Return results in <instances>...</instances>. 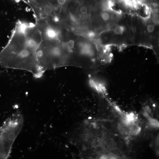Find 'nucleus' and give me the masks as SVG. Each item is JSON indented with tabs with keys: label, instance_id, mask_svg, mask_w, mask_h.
<instances>
[{
	"label": "nucleus",
	"instance_id": "f257e3e1",
	"mask_svg": "<svg viewBox=\"0 0 159 159\" xmlns=\"http://www.w3.org/2000/svg\"><path fill=\"white\" fill-rule=\"evenodd\" d=\"M42 40L36 24L18 20L5 46L0 52V66L26 70L39 78L43 73L37 60V51Z\"/></svg>",
	"mask_w": 159,
	"mask_h": 159
},
{
	"label": "nucleus",
	"instance_id": "f03ea898",
	"mask_svg": "<svg viewBox=\"0 0 159 159\" xmlns=\"http://www.w3.org/2000/svg\"><path fill=\"white\" fill-rule=\"evenodd\" d=\"M24 118L20 111L14 112L0 128V159L9 157L12 146L23 126Z\"/></svg>",
	"mask_w": 159,
	"mask_h": 159
},
{
	"label": "nucleus",
	"instance_id": "7ed1b4c3",
	"mask_svg": "<svg viewBox=\"0 0 159 159\" xmlns=\"http://www.w3.org/2000/svg\"><path fill=\"white\" fill-rule=\"evenodd\" d=\"M44 34L47 40H57L58 38V32L55 29L51 27H48L46 29Z\"/></svg>",
	"mask_w": 159,
	"mask_h": 159
},
{
	"label": "nucleus",
	"instance_id": "20e7f679",
	"mask_svg": "<svg viewBox=\"0 0 159 159\" xmlns=\"http://www.w3.org/2000/svg\"><path fill=\"white\" fill-rule=\"evenodd\" d=\"M43 12L44 14L46 15H49L52 14V7L49 5H46L44 7Z\"/></svg>",
	"mask_w": 159,
	"mask_h": 159
},
{
	"label": "nucleus",
	"instance_id": "39448f33",
	"mask_svg": "<svg viewBox=\"0 0 159 159\" xmlns=\"http://www.w3.org/2000/svg\"><path fill=\"white\" fill-rule=\"evenodd\" d=\"M125 30L124 27L122 26H118L116 27L114 30L115 34L117 35H121L123 33Z\"/></svg>",
	"mask_w": 159,
	"mask_h": 159
},
{
	"label": "nucleus",
	"instance_id": "423d86ee",
	"mask_svg": "<svg viewBox=\"0 0 159 159\" xmlns=\"http://www.w3.org/2000/svg\"><path fill=\"white\" fill-rule=\"evenodd\" d=\"M74 41L73 40H70L67 42V46L68 49L71 50L74 48Z\"/></svg>",
	"mask_w": 159,
	"mask_h": 159
},
{
	"label": "nucleus",
	"instance_id": "0eeeda50",
	"mask_svg": "<svg viewBox=\"0 0 159 159\" xmlns=\"http://www.w3.org/2000/svg\"><path fill=\"white\" fill-rule=\"evenodd\" d=\"M108 147L111 150H115L117 147V144L114 141H111L109 143Z\"/></svg>",
	"mask_w": 159,
	"mask_h": 159
},
{
	"label": "nucleus",
	"instance_id": "6e6552de",
	"mask_svg": "<svg viewBox=\"0 0 159 159\" xmlns=\"http://www.w3.org/2000/svg\"><path fill=\"white\" fill-rule=\"evenodd\" d=\"M150 122L151 125L154 127H159V123L155 119H150Z\"/></svg>",
	"mask_w": 159,
	"mask_h": 159
},
{
	"label": "nucleus",
	"instance_id": "1a4fd4ad",
	"mask_svg": "<svg viewBox=\"0 0 159 159\" xmlns=\"http://www.w3.org/2000/svg\"><path fill=\"white\" fill-rule=\"evenodd\" d=\"M101 16L103 20L105 21L108 20L110 18L109 14L107 13H102Z\"/></svg>",
	"mask_w": 159,
	"mask_h": 159
},
{
	"label": "nucleus",
	"instance_id": "9d476101",
	"mask_svg": "<svg viewBox=\"0 0 159 159\" xmlns=\"http://www.w3.org/2000/svg\"><path fill=\"white\" fill-rule=\"evenodd\" d=\"M154 30V27L152 24H149L147 27V30L149 33H152Z\"/></svg>",
	"mask_w": 159,
	"mask_h": 159
},
{
	"label": "nucleus",
	"instance_id": "9b49d317",
	"mask_svg": "<svg viewBox=\"0 0 159 159\" xmlns=\"http://www.w3.org/2000/svg\"><path fill=\"white\" fill-rule=\"evenodd\" d=\"M88 18V14L86 13H81L80 15V18L82 20H85Z\"/></svg>",
	"mask_w": 159,
	"mask_h": 159
},
{
	"label": "nucleus",
	"instance_id": "f8f14e48",
	"mask_svg": "<svg viewBox=\"0 0 159 159\" xmlns=\"http://www.w3.org/2000/svg\"><path fill=\"white\" fill-rule=\"evenodd\" d=\"M87 35L88 37L90 38H92L94 37L95 34L94 32L92 31H89Z\"/></svg>",
	"mask_w": 159,
	"mask_h": 159
},
{
	"label": "nucleus",
	"instance_id": "ddd939ff",
	"mask_svg": "<svg viewBox=\"0 0 159 159\" xmlns=\"http://www.w3.org/2000/svg\"><path fill=\"white\" fill-rule=\"evenodd\" d=\"M80 11L81 13H86L87 12V8L85 7H83L80 8Z\"/></svg>",
	"mask_w": 159,
	"mask_h": 159
},
{
	"label": "nucleus",
	"instance_id": "4468645a",
	"mask_svg": "<svg viewBox=\"0 0 159 159\" xmlns=\"http://www.w3.org/2000/svg\"><path fill=\"white\" fill-rule=\"evenodd\" d=\"M82 138L83 140H87L89 139V135L87 134H84L82 136Z\"/></svg>",
	"mask_w": 159,
	"mask_h": 159
},
{
	"label": "nucleus",
	"instance_id": "2eb2a0df",
	"mask_svg": "<svg viewBox=\"0 0 159 159\" xmlns=\"http://www.w3.org/2000/svg\"><path fill=\"white\" fill-rule=\"evenodd\" d=\"M83 133L84 134L89 135L90 133V131L88 128H85L83 131Z\"/></svg>",
	"mask_w": 159,
	"mask_h": 159
},
{
	"label": "nucleus",
	"instance_id": "dca6fc26",
	"mask_svg": "<svg viewBox=\"0 0 159 159\" xmlns=\"http://www.w3.org/2000/svg\"><path fill=\"white\" fill-rule=\"evenodd\" d=\"M66 0H57V2L59 4L61 5H64L65 3Z\"/></svg>",
	"mask_w": 159,
	"mask_h": 159
},
{
	"label": "nucleus",
	"instance_id": "f3484780",
	"mask_svg": "<svg viewBox=\"0 0 159 159\" xmlns=\"http://www.w3.org/2000/svg\"><path fill=\"white\" fill-rule=\"evenodd\" d=\"M70 18L71 19L73 22H75L76 21V19L75 17L71 14H70Z\"/></svg>",
	"mask_w": 159,
	"mask_h": 159
},
{
	"label": "nucleus",
	"instance_id": "a211bd4d",
	"mask_svg": "<svg viewBox=\"0 0 159 159\" xmlns=\"http://www.w3.org/2000/svg\"><path fill=\"white\" fill-rule=\"evenodd\" d=\"M59 19L58 17H57V16L55 17L54 18V21H55L56 22H58L59 21Z\"/></svg>",
	"mask_w": 159,
	"mask_h": 159
},
{
	"label": "nucleus",
	"instance_id": "6ab92c4d",
	"mask_svg": "<svg viewBox=\"0 0 159 159\" xmlns=\"http://www.w3.org/2000/svg\"><path fill=\"white\" fill-rule=\"evenodd\" d=\"M28 0L31 3H35L37 1V0Z\"/></svg>",
	"mask_w": 159,
	"mask_h": 159
},
{
	"label": "nucleus",
	"instance_id": "aec40b11",
	"mask_svg": "<svg viewBox=\"0 0 159 159\" xmlns=\"http://www.w3.org/2000/svg\"><path fill=\"white\" fill-rule=\"evenodd\" d=\"M136 29L135 28H133V32H135L136 31Z\"/></svg>",
	"mask_w": 159,
	"mask_h": 159
},
{
	"label": "nucleus",
	"instance_id": "412c9836",
	"mask_svg": "<svg viewBox=\"0 0 159 159\" xmlns=\"http://www.w3.org/2000/svg\"><path fill=\"white\" fill-rule=\"evenodd\" d=\"M16 0V1H18V0Z\"/></svg>",
	"mask_w": 159,
	"mask_h": 159
}]
</instances>
